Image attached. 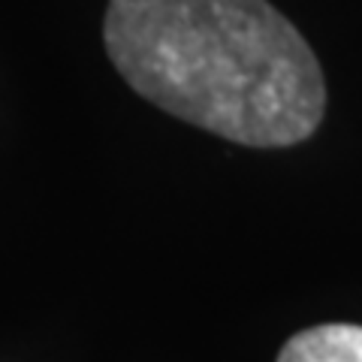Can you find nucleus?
Instances as JSON below:
<instances>
[{
	"label": "nucleus",
	"instance_id": "obj_1",
	"mask_svg": "<svg viewBox=\"0 0 362 362\" xmlns=\"http://www.w3.org/2000/svg\"><path fill=\"white\" fill-rule=\"evenodd\" d=\"M103 40L136 94L223 139L284 148L323 118L320 64L269 0H112Z\"/></svg>",
	"mask_w": 362,
	"mask_h": 362
},
{
	"label": "nucleus",
	"instance_id": "obj_2",
	"mask_svg": "<svg viewBox=\"0 0 362 362\" xmlns=\"http://www.w3.org/2000/svg\"><path fill=\"white\" fill-rule=\"evenodd\" d=\"M278 362H362V326L326 323L293 335Z\"/></svg>",
	"mask_w": 362,
	"mask_h": 362
}]
</instances>
